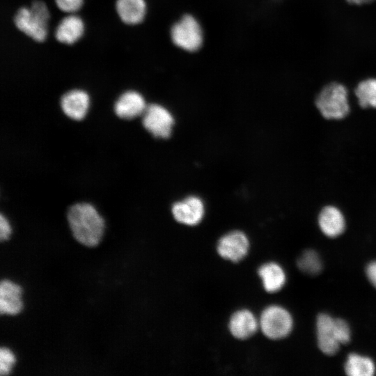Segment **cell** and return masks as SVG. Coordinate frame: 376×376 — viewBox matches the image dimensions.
Listing matches in <instances>:
<instances>
[{
    "label": "cell",
    "mask_w": 376,
    "mask_h": 376,
    "mask_svg": "<svg viewBox=\"0 0 376 376\" xmlns=\"http://www.w3.org/2000/svg\"><path fill=\"white\" fill-rule=\"evenodd\" d=\"M67 219L72 236L79 243L87 247H95L100 244L105 223L93 205L73 204L68 210Z\"/></svg>",
    "instance_id": "obj_1"
},
{
    "label": "cell",
    "mask_w": 376,
    "mask_h": 376,
    "mask_svg": "<svg viewBox=\"0 0 376 376\" xmlns=\"http://www.w3.org/2000/svg\"><path fill=\"white\" fill-rule=\"evenodd\" d=\"M49 12L46 4L34 1L29 8H20L14 17L16 27L36 42H43L47 36Z\"/></svg>",
    "instance_id": "obj_2"
},
{
    "label": "cell",
    "mask_w": 376,
    "mask_h": 376,
    "mask_svg": "<svg viewBox=\"0 0 376 376\" xmlns=\"http://www.w3.org/2000/svg\"><path fill=\"white\" fill-rule=\"evenodd\" d=\"M315 104L322 116L327 119L340 120L350 112L348 92L338 82H331L318 93Z\"/></svg>",
    "instance_id": "obj_3"
},
{
    "label": "cell",
    "mask_w": 376,
    "mask_h": 376,
    "mask_svg": "<svg viewBox=\"0 0 376 376\" xmlns=\"http://www.w3.org/2000/svg\"><path fill=\"white\" fill-rule=\"evenodd\" d=\"M170 36L173 43L186 52L198 50L203 42V33L200 23L189 14L183 15L173 24Z\"/></svg>",
    "instance_id": "obj_4"
},
{
    "label": "cell",
    "mask_w": 376,
    "mask_h": 376,
    "mask_svg": "<svg viewBox=\"0 0 376 376\" xmlns=\"http://www.w3.org/2000/svg\"><path fill=\"white\" fill-rule=\"evenodd\" d=\"M258 320L263 334L272 340L286 337L290 333L293 324L290 313L277 305L265 308Z\"/></svg>",
    "instance_id": "obj_5"
},
{
    "label": "cell",
    "mask_w": 376,
    "mask_h": 376,
    "mask_svg": "<svg viewBox=\"0 0 376 376\" xmlns=\"http://www.w3.org/2000/svg\"><path fill=\"white\" fill-rule=\"evenodd\" d=\"M142 115V125L152 136L162 139L170 136L174 118L168 109L158 104H151L147 105Z\"/></svg>",
    "instance_id": "obj_6"
},
{
    "label": "cell",
    "mask_w": 376,
    "mask_h": 376,
    "mask_svg": "<svg viewBox=\"0 0 376 376\" xmlns=\"http://www.w3.org/2000/svg\"><path fill=\"white\" fill-rule=\"evenodd\" d=\"M249 240L242 231L235 230L223 235L218 241L217 251L223 258L238 263L247 255Z\"/></svg>",
    "instance_id": "obj_7"
},
{
    "label": "cell",
    "mask_w": 376,
    "mask_h": 376,
    "mask_svg": "<svg viewBox=\"0 0 376 376\" xmlns=\"http://www.w3.org/2000/svg\"><path fill=\"white\" fill-rule=\"evenodd\" d=\"M174 219L179 223L195 226L198 224L204 215V205L196 196H189L177 202L172 207Z\"/></svg>",
    "instance_id": "obj_8"
},
{
    "label": "cell",
    "mask_w": 376,
    "mask_h": 376,
    "mask_svg": "<svg viewBox=\"0 0 376 376\" xmlns=\"http://www.w3.org/2000/svg\"><path fill=\"white\" fill-rule=\"evenodd\" d=\"M147 107L144 97L135 91L123 93L114 103L115 114L121 119L131 120L142 115Z\"/></svg>",
    "instance_id": "obj_9"
},
{
    "label": "cell",
    "mask_w": 376,
    "mask_h": 376,
    "mask_svg": "<svg viewBox=\"0 0 376 376\" xmlns=\"http://www.w3.org/2000/svg\"><path fill=\"white\" fill-rule=\"evenodd\" d=\"M61 109L68 118L82 120L87 113L90 104L88 93L79 89H74L64 93L60 101Z\"/></svg>",
    "instance_id": "obj_10"
},
{
    "label": "cell",
    "mask_w": 376,
    "mask_h": 376,
    "mask_svg": "<svg viewBox=\"0 0 376 376\" xmlns=\"http://www.w3.org/2000/svg\"><path fill=\"white\" fill-rule=\"evenodd\" d=\"M259 320L248 309L235 311L230 317L228 329L231 335L239 340H246L253 336L258 331Z\"/></svg>",
    "instance_id": "obj_11"
},
{
    "label": "cell",
    "mask_w": 376,
    "mask_h": 376,
    "mask_svg": "<svg viewBox=\"0 0 376 376\" xmlns=\"http://www.w3.org/2000/svg\"><path fill=\"white\" fill-rule=\"evenodd\" d=\"M22 288L17 284L8 279L0 283V313L15 315L19 314L23 308Z\"/></svg>",
    "instance_id": "obj_12"
},
{
    "label": "cell",
    "mask_w": 376,
    "mask_h": 376,
    "mask_svg": "<svg viewBox=\"0 0 376 376\" xmlns=\"http://www.w3.org/2000/svg\"><path fill=\"white\" fill-rule=\"evenodd\" d=\"M318 343L320 350L327 355H334L339 350L334 330V319L327 314H320L317 318Z\"/></svg>",
    "instance_id": "obj_13"
},
{
    "label": "cell",
    "mask_w": 376,
    "mask_h": 376,
    "mask_svg": "<svg viewBox=\"0 0 376 376\" xmlns=\"http://www.w3.org/2000/svg\"><path fill=\"white\" fill-rule=\"evenodd\" d=\"M318 224L322 232L330 237L341 235L345 228L344 217L337 207L326 206L320 212Z\"/></svg>",
    "instance_id": "obj_14"
},
{
    "label": "cell",
    "mask_w": 376,
    "mask_h": 376,
    "mask_svg": "<svg viewBox=\"0 0 376 376\" xmlns=\"http://www.w3.org/2000/svg\"><path fill=\"white\" fill-rule=\"evenodd\" d=\"M84 31V24L82 19L75 15H69L58 24L55 37L61 43L72 45L82 36Z\"/></svg>",
    "instance_id": "obj_15"
},
{
    "label": "cell",
    "mask_w": 376,
    "mask_h": 376,
    "mask_svg": "<svg viewBox=\"0 0 376 376\" xmlns=\"http://www.w3.org/2000/svg\"><path fill=\"white\" fill-rule=\"evenodd\" d=\"M116 8L125 24L135 25L143 20L147 8L145 0H117Z\"/></svg>",
    "instance_id": "obj_16"
},
{
    "label": "cell",
    "mask_w": 376,
    "mask_h": 376,
    "mask_svg": "<svg viewBox=\"0 0 376 376\" xmlns=\"http://www.w3.org/2000/svg\"><path fill=\"white\" fill-rule=\"evenodd\" d=\"M264 289L267 292L279 291L285 283V274L277 263L271 262L263 264L258 269Z\"/></svg>",
    "instance_id": "obj_17"
},
{
    "label": "cell",
    "mask_w": 376,
    "mask_h": 376,
    "mask_svg": "<svg viewBox=\"0 0 376 376\" xmlns=\"http://www.w3.org/2000/svg\"><path fill=\"white\" fill-rule=\"evenodd\" d=\"M375 370L370 359L357 354H350L345 365V373L350 376H371Z\"/></svg>",
    "instance_id": "obj_18"
},
{
    "label": "cell",
    "mask_w": 376,
    "mask_h": 376,
    "mask_svg": "<svg viewBox=\"0 0 376 376\" xmlns=\"http://www.w3.org/2000/svg\"><path fill=\"white\" fill-rule=\"evenodd\" d=\"M354 93L361 107L376 108V78H368L360 81Z\"/></svg>",
    "instance_id": "obj_19"
},
{
    "label": "cell",
    "mask_w": 376,
    "mask_h": 376,
    "mask_svg": "<svg viewBox=\"0 0 376 376\" xmlns=\"http://www.w3.org/2000/svg\"><path fill=\"white\" fill-rule=\"evenodd\" d=\"M297 266L301 271L309 275H317L322 269L318 254L313 250H307L301 254L298 258Z\"/></svg>",
    "instance_id": "obj_20"
},
{
    "label": "cell",
    "mask_w": 376,
    "mask_h": 376,
    "mask_svg": "<svg viewBox=\"0 0 376 376\" xmlns=\"http://www.w3.org/2000/svg\"><path fill=\"white\" fill-rule=\"evenodd\" d=\"M16 363L14 353L8 347L0 349V375H8Z\"/></svg>",
    "instance_id": "obj_21"
},
{
    "label": "cell",
    "mask_w": 376,
    "mask_h": 376,
    "mask_svg": "<svg viewBox=\"0 0 376 376\" xmlns=\"http://www.w3.org/2000/svg\"><path fill=\"white\" fill-rule=\"evenodd\" d=\"M334 330L340 344H346L350 340V330L347 323L341 319L334 320Z\"/></svg>",
    "instance_id": "obj_22"
},
{
    "label": "cell",
    "mask_w": 376,
    "mask_h": 376,
    "mask_svg": "<svg viewBox=\"0 0 376 376\" xmlns=\"http://www.w3.org/2000/svg\"><path fill=\"white\" fill-rule=\"evenodd\" d=\"M55 2L61 10L70 14L79 10L83 5V0H55Z\"/></svg>",
    "instance_id": "obj_23"
},
{
    "label": "cell",
    "mask_w": 376,
    "mask_h": 376,
    "mask_svg": "<svg viewBox=\"0 0 376 376\" xmlns=\"http://www.w3.org/2000/svg\"><path fill=\"white\" fill-rule=\"evenodd\" d=\"M12 228L10 223L3 214H0V240L1 242L8 240L11 235Z\"/></svg>",
    "instance_id": "obj_24"
},
{
    "label": "cell",
    "mask_w": 376,
    "mask_h": 376,
    "mask_svg": "<svg viewBox=\"0 0 376 376\" xmlns=\"http://www.w3.org/2000/svg\"><path fill=\"white\" fill-rule=\"evenodd\" d=\"M366 272L370 282L376 288V261L368 265Z\"/></svg>",
    "instance_id": "obj_25"
},
{
    "label": "cell",
    "mask_w": 376,
    "mask_h": 376,
    "mask_svg": "<svg viewBox=\"0 0 376 376\" xmlns=\"http://www.w3.org/2000/svg\"><path fill=\"white\" fill-rule=\"evenodd\" d=\"M349 3L356 6H361L372 3L375 0H346Z\"/></svg>",
    "instance_id": "obj_26"
}]
</instances>
